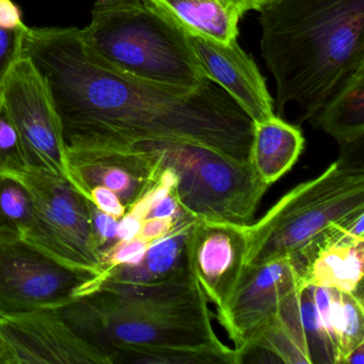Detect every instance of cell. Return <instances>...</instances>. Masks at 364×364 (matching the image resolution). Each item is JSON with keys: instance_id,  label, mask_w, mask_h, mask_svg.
Returning a JSON list of instances; mask_svg holds the SVG:
<instances>
[{"instance_id": "cell-1", "label": "cell", "mask_w": 364, "mask_h": 364, "mask_svg": "<svg viewBox=\"0 0 364 364\" xmlns=\"http://www.w3.org/2000/svg\"><path fill=\"white\" fill-rule=\"evenodd\" d=\"M59 312L112 364L242 363L217 336L187 264L148 282L103 280Z\"/></svg>"}, {"instance_id": "cell-2", "label": "cell", "mask_w": 364, "mask_h": 364, "mask_svg": "<svg viewBox=\"0 0 364 364\" xmlns=\"http://www.w3.org/2000/svg\"><path fill=\"white\" fill-rule=\"evenodd\" d=\"M257 11L280 116L296 104L299 123L310 120L364 70V0H272Z\"/></svg>"}, {"instance_id": "cell-3", "label": "cell", "mask_w": 364, "mask_h": 364, "mask_svg": "<svg viewBox=\"0 0 364 364\" xmlns=\"http://www.w3.org/2000/svg\"><path fill=\"white\" fill-rule=\"evenodd\" d=\"M341 148L323 173L294 187L261 219L244 225L245 267L293 257L308 268L321 247L364 216L363 138Z\"/></svg>"}, {"instance_id": "cell-4", "label": "cell", "mask_w": 364, "mask_h": 364, "mask_svg": "<svg viewBox=\"0 0 364 364\" xmlns=\"http://www.w3.org/2000/svg\"><path fill=\"white\" fill-rule=\"evenodd\" d=\"M82 31L108 63L140 80L188 89L208 80L188 35L144 3L93 11Z\"/></svg>"}, {"instance_id": "cell-5", "label": "cell", "mask_w": 364, "mask_h": 364, "mask_svg": "<svg viewBox=\"0 0 364 364\" xmlns=\"http://www.w3.org/2000/svg\"><path fill=\"white\" fill-rule=\"evenodd\" d=\"M14 176L31 197L33 218L22 242L65 267L104 277L107 272L91 229L88 202L71 183L40 172Z\"/></svg>"}, {"instance_id": "cell-6", "label": "cell", "mask_w": 364, "mask_h": 364, "mask_svg": "<svg viewBox=\"0 0 364 364\" xmlns=\"http://www.w3.org/2000/svg\"><path fill=\"white\" fill-rule=\"evenodd\" d=\"M0 95L18 131L28 171L63 178L80 191L48 82L28 57L22 55L14 63Z\"/></svg>"}, {"instance_id": "cell-7", "label": "cell", "mask_w": 364, "mask_h": 364, "mask_svg": "<svg viewBox=\"0 0 364 364\" xmlns=\"http://www.w3.org/2000/svg\"><path fill=\"white\" fill-rule=\"evenodd\" d=\"M102 280L69 269L22 240L0 244V315L59 310L92 293Z\"/></svg>"}, {"instance_id": "cell-8", "label": "cell", "mask_w": 364, "mask_h": 364, "mask_svg": "<svg viewBox=\"0 0 364 364\" xmlns=\"http://www.w3.org/2000/svg\"><path fill=\"white\" fill-rule=\"evenodd\" d=\"M306 284V267L293 257L246 266L235 294L218 321L234 344L240 362L253 350L259 334L282 304Z\"/></svg>"}, {"instance_id": "cell-9", "label": "cell", "mask_w": 364, "mask_h": 364, "mask_svg": "<svg viewBox=\"0 0 364 364\" xmlns=\"http://www.w3.org/2000/svg\"><path fill=\"white\" fill-rule=\"evenodd\" d=\"M112 364L58 310L0 315V364Z\"/></svg>"}, {"instance_id": "cell-10", "label": "cell", "mask_w": 364, "mask_h": 364, "mask_svg": "<svg viewBox=\"0 0 364 364\" xmlns=\"http://www.w3.org/2000/svg\"><path fill=\"white\" fill-rule=\"evenodd\" d=\"M186 264L219 318L240 284L246 261L244 225L196 219L185 245Z\"/></svg>"}, {"instance_id": "cell-11", "label": "cell", "mask_w": 364, "mask_h": 364, "mask_svg": "<svg viewBox=\"0 0 364 364\" xmlns=\"http://www.w3.org/2000/svg\"><path fill=\"white\" fill-rule=\"evenodd\" d=\"M191 50L208 80L223 89L255 123L274 114V100L257 63L237 39L223 43L188 36Z\"/></svg>"}, {"instance_id": "cell-12", "label": "cell", "mask_w": 364, "mask_h": 364, "mask_svg": "<svg viewBox=\"0 0 364 364\" xmlns=\"http://www.w3.org/2000/svg\"><path fill=\"white\" fill-rule=\"evenodd\" d=\"M257 348L284 363L336 364L333 349L317 317L311 285L282 304L257 338L253 350Z\"/></svg>"}, {"instance_id": "cell-13", "label": "cell", "mask_w": 364, "mask_h": 364, "mask_svg": "<svg viewBox=\"0 0 364 364\" xmlns=\"http://www.w3.org/2000/svg\"><path fill=\"white\" fill-rule=\"evenodd\" d=\"M153 11L188 36L229 43L238 38L246 14L244 0H142Z\"/></svg>"}, {"instance_id": "cell-14", "label": "cell", "mask_w": 364, "mask_h": 364, "mask_svg": "<svg viewBox=\"0 0 364 364\" xmlns=\"http://www.w3.org/2000/svg\"><path fill=\"white\" fill-rule=\"evenodd\" d=\"M351 227L321 247L306 268V284L363 295L364 240Z\"/></svg>"}, {"instance_id": "cell-15", "label": "cell", "mask_w": 364, "mask_h": 364, "mask_svg": "<svg viewBox=\"0 0 364 364\" xmlns=\"http://www.w3.org/2000/svg\"><path fill=\"white\" fill-rule=\"evenodd\" d=\"M304 146L299 127L276 114L255 123L251 164L262 182L269 187L293 168Z\"/></svg>"}, {"instance_id": "cell-16", "label": "cell", "mask_w": 364, "mask_h": 364, "mask_svg": "<svg viewBox=\"0 0 364 364\" xmlns=\"http://www.w3.org/2000/svg\"><path fill=\"white\" fill-rule=\"evenodd\" d=\"M341 146L364 137V70L353 76L330 101L309 120Z\"/></svg>"}, {"instance_id": "cell-17", "label": "cell", "mask_w": 364, "mask_h": 364, "mask_svg": "<svg viewBox=\"0 0 364 364\" xmlns=\"http://www.w3.org/2000/svg\"><path fill=\"white\" fill-rule=\"evenodd\" d=\"M33 218V201L26 187L14 174H0V244L22 240Z\"/></svg>"}, {"instance_id": "cell-18", "label": "cell", "mask_w": 364, "mask_h": 364, "mask_svg": "<svg viewBox=\"0 0 364 364\" xmlns=\"http://www.w3.org/2000/svg\"><path fill=\"white\" fill-rule=\"evenodd\" d=\"M28 171L18 131L0 95V174Z\"/></svg>"}, {"instance_id": "cell-19", "label": "cell", "mask_w": 364, "mask_h": 364, "mask_svg": "<svg viewBox=\"0 0 364 364\" xmlns=\"http://www.w3.org/2000/svg\"><path fill=\"white\" fill-rule=\"evenodd\" d=\"M344 314V334H343V363L347 355L360 344L364 343L363 295L346 294L340 291Z\"/></svg>"}, {"instance_id": "cell-20", "label": "cell", "mask_w": 364, "mask_h": 364, "mask_svg": "<svg viewBox=\"0 0 364 364\" xmlns=\"http://www.w3.org/2000/svg\"><path fill=\"white\" fill-rule=\"evenodd\" d=\"M150 242L140 237L132 240H119L103 252L106 269L119 265H138L144 261Z\"/></svg>"}, {"instance_id": "cell-21", "label": "cell", "mask_w": 364, "mask_h": 364, "mask_svg": "<svg viewBox=\"0 0 364 364\" xmlns=\"http://www.w3.org/2000/svg\"><path fill=\"white\" fill-rule=\"evenodd\" d=\"M89 213H90L91 229L97 249L101 251L103 257L104 251L114 246L118 238V219L95 206L92 201L88 202Z\"/></svg>"}, {"instance_id": "cell-22", "label": "cell", "mask_w": 364, "mask_h": 364, "mask_svg": "<svg viewBox=\"0 0 364 364\" xmlns=\"http://www.w3.org/2000/svg\"><path fill=\"white\" fill-rule=\"evenodd\" d=\"M25 28H0V88L11 71L14 63L22 56L23 37Z\"/></svg>"}, {"instance_id": "cell-23", "label": "cell", "mask_w": 364, "mask_h": 364, "mask_svg": "<svg viewBox=\"0 0 364 364\" xmlns=\"http://www.w3.org/2000/svg\"><path fill=\"white\" fill-rule=\"evenodd\" d=\"M91 200L99 210L114 218L120 219L124 216L127 208L120 198L107 187L95 186L90 191Z\"/></svg>"}, {"instance_id": "cell-24", "label": "cell", "mask_w": 364, "mask_h": 364, "mask_svg": "<svg viewBox=\"0 0 364 364\" xmlns=\"http://www.w3.org/2000/svg\"><path fill=\"white\" fill-rule=\"evenodd\" d=\"M178 217L176 218H146L142 221L141 230L138 237L151 242L161 236L166 235L176 225Z\"/></svg>"}, {"instance_id": "cell-25", "label": "cell", "mask_w": 364, "mask_h": 364, "mask_svg": "<svg viewBox=\"0 0 364 364\" xmlns=\"http://www.w3.org/2000/svg\"><path fill=\"white\" fill-rule=\"evenodd\" d=\"M20 8L12 0H0V28H25Z\"/></svg>"}, {"instance_id": "cell-26", "label": "cell", "mask_w": 364, "mask_h": 364, "mask_svg": "<svg viewBox=\"0 0 364 364\" xmlns=\"http://www.w3.org/2000/svg\"><path fill=\"white\" fill-rule=\"evenodd\" d=\"M120 219L118 223L119 240H132L138 237L144 220L127 212Z\"/></svg>"}, {"instance_id": "cell-27", "label": "cell", "mask_w": 364, "mask_h": 364, "mask_svg": "<svg viewBox=\"0 0 364 364\" xmlns=\"http://www.w3.org/2000/svg\"><path fill=\"white\" fill-rule=\"evenodd\" d=\"M182 212L178 201L172 193L161 199L149 213L146 218H176L178 213Z\"/></svg>"}, {"instance_id": "cell-28", "label": "cell", "mask_w": 364, "mask_h": 364, "mask_svg": "<svg viewBox=\"0 0 364 364\" xmlns=\"http://www.w3.org/2000/svg\"><path fill=\"white\" fill-rule=\"evenodd\" d=\"M140 3H142V0H95V10L93 11L114 9V8L136 5V4Z\"/></svg>"}, {"instance_id": "cell-29", "label": "cell", "mask_w": 364, "mask_h": 364, "mask_svg": "<svg viewBox=\"0 0 364 364\" xmlns=\"http://www.w3.org/2000/svg\"><path fill=\"white\" fill-rule=\"evenodd\" d=\"M364 343L355 347L348 355H347L345 363L348 364H363L364 363Z\"/></svg>"}, {"instance_id": "cell-30", "label": "cell", "mask_w": 364, "mask_h": 364, "mask_svg": "<svg viewBox=\"0 0 364 364\" xmlns=\"http://www.w3.org/2000/svg\"><path fill=\"white\" fill-rule=\"evenodd\" d=\"M272 0H244L245 5H246L247 10H259V8L265 6L266 4L270 3Z\"/></svg>"}]
</instances>
